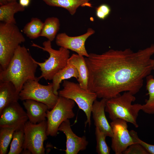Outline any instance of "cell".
<instances>
[{
    "instance_id": "25",
    "label": "cell",
    "mask_w": 154,
    "mask_h": 154,
    "mask_svg": "<svg viewBox=\"0 0 154 154\" xmlns=\"http://www.w3.org/2000/svg\"><path fill=\"white\" fill-rule=\"evenodd\" d=\"M21 126L0 127V154H6L7 153V148L12 138L13 133Z\"/></svg>"
},
{
    "instance_id": "5",
    "label": "cell",
    "mask_w": 154,
    "mask_h": 154,
    "mask_svg": "<svg viewBox=\"0 0 154 154\" xmlns=\"http://www.w3.org/2000/svg\"><path fill=\"white\" fill-rule=\"evenodd\" d=\"M25 38L15 24L0 23V70L7 66L15 52Z\"/></svg>"
},
{
    "instance_id": "31",
    "label": "cell",
    "mask_w": 154,
    "mask_h": 154,
    "mask_svg": "<svg viewBox=\"0 0 154 154\" xmlns=\"http://www.w3.org/2000/svg\"><path fill=\"white\" fill-rule=\"evenodd\" d=\"M11 2L9 0H0V5L1 6Z\"/></svg>"
},
{
    "instance_id": "11",
    "label": "cell",
    "mask_w": 154,
    "mask_h": 154,
    "mask_svg": "<svg viewBox=\"0 0 154 154\" xmlns=\"http://www.w3.org/2000/svg\"><path fill=\"white\" fill-rule=\"evenodd\" d=\"M95 33V31L92 29L89 28L86 33L77 36L70 37L65 33H60L56 36V43L60 47L71 50L80 55L88 57L89 54L86 49L85 43L87 39Z\"/></svg>"
},
{
    "instance_id": "22",
    "label": "cell",
    "mask_w": 154,
    "mask_h": 154,
    "mask_svg": "<svg viewBox=\"0 0 154 154\" xmlns=\"http://www.w3.org/2000/svg\"><path fill=\"white\" fill-rule=\"evenodd\" d=\"M146 88L149 95L148 99L142 105L141 110L145 113L154 114V78L150 74L146 78Z\"/></svg>"
},
{
    "instance_id": "23",
    "label": "cell",
    "mask_w": 154,
    "mask_h": 154,
    "mask_svg": "<svg viewBox=\"0 0 154 154\" xmlns=\"http://www.w3.org/2000/svg\"><path fill=\"white\" fill-rule=\"evenodd\" d=\"M43 23L37 18H32L31 21L24 26L23 29V32L29 38H37L40 37Z\"/></svg>"
},
{
    "instance_id": "9",
    "label": "cell",
    "mask_w": 154,
    "mask_h": 154,
    "mask_svg": "<svg viewBox=\"0 0 154 154\" xmlns=\"http://www.w3.org/2000/svg\"><path fill=\"white\" fill-rule=\"evenodd\" d=\"M47 128L46 120L37 124L27 121L24 126L23 149L32 154H45L44 142L47 139Z\"/></svg>"
},
{
    "instance_id": "18",
    "label": "cell",
    "mask_w": 154,
    "mask_h": 154,
    "mask_svg": "<svg viewBox=\"0 0 154 154\" xmlns=\"http://www.w3.org/2000/svg\"><path fill=\"white\" fill-rule=\"evenodd\" d=\"M51 6L60 7L67 10L72 15L76 13L80 7H92L90 0H42Z\"/></svg>"
},
{
    "instance_id": "15",
    "label": "cell",
    "mask_w": 154,
    "mask_h": 154,
    "mask_svg": "<svg viewBox=\"0 0 154 154\" xmlns=\"http://www.w3.org/2000/svg\"><path fill=\"white\" fill-rule=\"evenodd\" d=\"M23 104L30 122L37 124L46 120L47 112L49 110L46 105L31 99L23 101Z\"/></svg>"
},
{
    "instance_id": "14",
    "label": "cell",
    "mask_w": 154,
    "mask_h": 154,
    "mask_svg": "<svg viewBox=\"0 0 154 154\" xmlns=\"http://www.w3.org/2000/svg\"><path fill=\"white\" fill-rule=\"evenodd\" d=\"M107 100L105 99H102L100 101L96 100L92 105L91 113L96 127L105 133L107 136L112 137L113 136L112 128L105 114Z\"/></svg>"
},
{
    "instance_id": "16",
    "label": "cell",
    "mask_w": 154,
    "mask_h": 154,
    "mask_svg": "<svg viewBox=\"0 0 154 154\" xmlns=\"http://www.w3.org/2000/svg\"><path fill=\"white\" fill-rule=\"evenodd\" d=\"M68 62L72 64L77 69L79 74L77 80L80 86L88 90L89 72L84 56L73 54L70 56Z\"/></svg>"
},
{
    "instance_id": "12",
    "label": "cell",
    "mask_w": 154,
    "mask_h": 154,
    "mask_svg": "<svg viewBox=\"0 0 154 154\" xmlns=\"http://www.w3.org/2000/svg\"><path fill=\"white\" fill-rule=\"evenodd\" d=\"M28 119L26 112L18 102L7 105L0 112V127L24 125Z\"/></svg>"
},
{
    "instance_id": "8",
    "label": "cell",
    "mask_w": 154,
    "mask_h": 154,
    "mask_svg": "<svg viewBox=\"0 0 154 154\" xmlns=\"http://www.w3.org/2000/svg\"><path fill=\"white\" fill-rule=\"evenodd\" d=\"M75 104V102L71 99L59 96L54 106L47 112V136H56L62 123L74 117L73 109Z\"/></svg>"
},
{
    "instance_id": "7",
    "label": "cell",
    "mask_w": 154,
    "mask_h": 154,
    "mask_svg": "<svg viewBox=\"0 0 154 154\" xmlns=\"http://www.w3.org/2000/svg\"><path fill=\"white\" fill-rule=\"evenodd\" d=\"M37 78L35 80H27L24 84L19 94V99L24 101L31 99L46 105L49 110L56 104L59 96L54 92L52 83L47 85L41 84Z\"/></svg>"
},
{
    "instance_id": "17",
    "label": "cell",
    "mask_w": 154,
    "mask_h": 154,
    "mask_svg": "<svg viewBox=\"0 0 154 154\" xmlns=\"http://www.w3.org/2000/svg\"><path fill=\"white\" fill-rule=\"evenodd\" d=\"M19 94L11 82H0V112L7 105L18 102Z\"/></svg>"
},
{
    "instance_id": "20",
    "label": "cell",
    "mask_w": 154,
    "mask_h": 154,
    "mask_svg": "<svg viewBox=\"0 0 154 154\" xmlns=\"http://www.w3.org/2000/svg\"><path fill=\"white\" fill-rule=\"evenodd\" d=\"M78 76L79 74L75 67L68 62L66 66L56 74L52 80L54 94L58 95V90L60 89V84L62 81L72 77L75 78L77 80Z\"/></svg>"
},
{
    "instance_id": "29",
    "label": "cell",
    "mask_w": 154,
    "mask_h": 154,
    "mask_svg": "<svg viewBox=\"0 0 154 154\" xmlns=\"http://www.w3.org/2000/svg\"><path fill=\"white\" fill-rule=\"evenodd\" d=\"M135 143H138L141 145L149 154H154V145L147 143L138 137L137 133L133 130L129 131Z\"/></svg>"
},
{
    "instance_id": "21",
    "label": "cell",
    "mask_w": 154,
    "mask_h": 154,
    "mask_svg": "<svg viewBox=\"0 0 154 154\" xmlns=\"http://www.w3.org/2000/svg\"><path fill=\"white\" fill-rule=\"evenodd\" d=\"M60 24L59 19L55 17H49L43 23L40 37H45L51 42L56 38Z\"/></svg>"
},
{
    "instance_id": "2",
    "label": "cell",
    "mask_w": 154,
    "mask_h": 154,
    "mask_svg": "<svg viewBox=\"0 0 154 154\" xmlns=\"http://www.w3.org/2000/svg\"><path fill=\"white\" fill-rule=\"evenodd\" d=\"M38 66L27 48L19 45L6 68L0 70V82H11L20 93L27 80L37 79L35 74Z\"/></svg>"
},
{
    "instance_id": "10",
    "label": "cell",
    "mask_w": 154,
    "mask_h": 154,
    "mask_svg": "<svg viewBox=\"0 0 154 154\" xmlns=\"http://www.w3.org/2000/svg\"><path fill=\"white\" fill-rule=\"evenodd\" d=\"M127 122L120 119L110 123L112 132L111 147L116 154H122L132 144L136 143L128 129Z\"/></svg>"
},
{
    "instance_id": "13",
    "label": "cell",
    "mask_w": 154,
    "mask_h": 154,
    "mask_svg": "<svg viewBox=\"0 0 154 154\" xmlns=\"http://www.w3.org/2000/svg\"><path fill=\"white\" fill-rule=\"evenodd\" d=\"M58 130L63 132L66 137V154H77L81 151L84 150L88 144L85 136L80 137L72 131L69 119L62 122Z\"/></svg>"
},
{
    "instance_id": "1",
    "label": "cell",
    "mask_w": 154,
    "mask_h": 154,
    "mask_svg": "<svg viewBox=\"0 0 154 154\" xmlns=\"http://www.w3.org/2000/svg\"><path fill=\"white\" fill-rule=\"evenodd\" d=\"M153 54L154 44L136 52L128 48L89 54L85 58L89 74L88 90L97 98L107 100L123 92L134 95L153 70L151 58Z\"/></svg>"
},
{
    "instance_id": "28",
    "label": "cell",
    "mask_w": 154,
    "mask_h": 154,
    "mask_svg": "<svg viewBox=\"0 0 154 154\" xmlns=\"http://www.w3.org/2000/svg\"><path fill=\"white\" fill-rule=\"evenodd\" d=\"M124 154H149L140 144L136 143L129 146L123 152Z\"/></svg>"
},
{
    "instance_id": "6",
    "label": "cell",
    "mask_w": 154,
    "mask_h": 154,
    "mask_svg": "<svg viewBox=\"0 0 154 154\" xmlns=\"http://www.w3.org/2000/svg\"><path fill=\"white\" fill-rule=\"evenodd\" d=\"M63 88L58 92V95L73 100L79 109L84 112L87 117L85 125H91V116L93 104L97 97L95 93L82 88L78 83L67 80L63 81Z\"/></svg>"
},
{
    "instance_id": "33",
    "label": "cell",
    "mask_w": 154,
    "mask_h": 154,
    "mask_svg": "<svg viewBox=\"0 0 154 154\" xmlns=\"http://www.w3.org/2000/svg\"><path fill=\"white\" fill-rule=\"evenodd\" d=\"M10 2L17 1V0H9Z\"/></svg>"
},
{
    "instance_id": "4",
    "label": "cell",
    "mask_w": 154,
    "mask_h": 154,
    "mask_svg": "<svg viewBox=\"0 0 154 154\" xmlns=\"http://www.w3.org/2000/svg\"><path fill=\"white\" fill-rule=\"evenodd\" d=\"M51 42L48 40L44 42L43 47L34 43L31 45L42 49L49 54L48 58L43 62H37L34 59L41 72L40 76L38 78L39 80L42 78L46 80H52L55 74L66 66L70 57L69 50L62 47L58 50L54 49L52 47Z\"/></svg>"
},
{
    "instance_id": "27",
    "label": "cell",
    "mask_w": 154,
    "mask_h": 154,
    "mask_svg": "<svg viewBox=\"0 0 154 154\" xmlns=\"http://www.w3.org/2000/svg\"><path fill=\"white\" fill-rule=\"evenodd\" d=\"M111 11L109 5L106 4H102L96 8V15L99 19L104 20L108 17Z\"/></svg>"
},
{
    "instance_id": "26",
    "label": "cell",
    "mask_w": 154,
    "mask_h": 154,
    "mask_svg": "<svg viewBox=\"0 0 154 154\" xmlns=\"http://www.w3.org/2000/svg\"><path fill=\"white\" fill-rule=\"evenodd\" d=\"M95 134L96 141V151L99 154H109L110 148L106 141V134L98 128L96 127Z\"/></svg>"
},
{
    "instance_id": "3",
    "label": "cell",
    "mask_w": 154,
    "mask_h": 154,
    "mask_svg": "<svg viewBox=\"0 0 154 154\" xmlns=\"http://www.w3.org/2000/svg\"><path fill=\"white\" fill-rule=\"evenodd\" d=\"M136 98L129 92H125L122 94L107 100L105 112L109 114L112 120L117 119L124 120L132 124L137 128V122L139 113L142 109V105L132 104Z\"/></svg>"
},
{
    "instance_id": "24",
    "label": "cell",
    "mask_w": 154,
    "mask_h": 154,
    "mask_svg": "<svg viewBox=\"0 0 154 154\" xmlns=\"http://www.w3.org/2000/svg\"><path fill=\"white\" fill-rule=\"evenodd\" d=\"M24 125L19 127L14 132L8 154H19L23 151L24 139Z\"/></svg>"
},
{
    "instance_id": "30",
    "label": "cell",
    "mask_w": 154,
    "mask_h": 154,
    "mask_svg": "<svg viewBox=\"0 0 154 154\" xmlns=\"http://www.w3.org/2000/svg\"><path fill=\"white\" fill-rule=\"evenodd\" d=\"M19 3L22 6L25 7L29 6L30 0H19Z\"/></svg>"
},
{
    "instance_id": "32",
    "label": "cell",
    "mask_w": 154,
    "mask_h": 154,
    "mask_svg": "<svg viewBox=\"0 0 154 154\" xmlns=\"http://www.w3.org/2000/svg\"><path fill=\"white\" fill-rule=\"evenodd\" d=\"M152 62L153 70H154V58L153 59H152Z\"/></svg>"
},
{
    "instance_id": "19",
    "label": "cell",
    "mask_w": 154,
    "mask_h": 154,
    "mask_svg": "<svg viewBox=\"0 0 154 154\" xmlns=\"http://www.w3.org/2000/svg\"><path fill=\"white\" fill-rule=\"evenodd\" d=\"M25 7L17 1H13L0 6V21L5 23L16 24L14 15L19 12H23Z\"/></svg>"
}]
</instances>
